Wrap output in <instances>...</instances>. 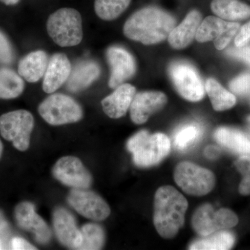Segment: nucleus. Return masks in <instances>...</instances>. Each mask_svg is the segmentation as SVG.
Returning a JSON list of instances; mask_svg holds the SVG:
<instances>
[{"label":"nucleus","instance_id":"f257e3e1","mask_svg":"<svg viewBox=\"0 0 250 250\" xmlns=\"http://www.w3.org/2000/svg\"><path fill=\"white\" fill-rule=\"evenodd\" d=\"M176 25L168 13L154 6H147L131 15L125 22L126 37L144 45H154L166 40Z\"/></svg>","mask_w":250,"mask_h":250},{"label":"nucleus","instance_id":"f03ea898","mask_svg":"<svg viewBox=\"0 0 250 250\" xmlns=\"http://www.w3.org/2000/svg\"><path fill=\"white\" fill-rule=\"evenodd\" d=\"M188 201L171 186L161 187L154 197V224L162 238H174L185 223Z\"/></svg>","mask_w":250,"mask_h":250},{"label":"nucleus","instance_id":"7ed1b4c3","mask_svg":"<svg viewBox=\"0 0 250 250\" xmlns=\"http://www.w3.org/2000/svg\"><path fill=\"white\" fill-rule=\"evenodd\" d=\"M126 147L132 153L136 166L148 167L158 165L168 155L171 143L165 134H149L146 130H142L129 139Z\"/></svg>","mask_w":250,"mask_h":250},{"label":"nucleus","instance_id":"20e7f679","mask_svg":"<svg viewBox=\"0 0 250 250\" xmlns=\"http://www.w3.org/2000/svg\"><path fill=\"white\" fill-rule=\"evenodd\" d=\"M47 30L51 39L61 47L79 45L83 39L82 16L77 10L62 8L49 16Z\"/></svg>","mask_w":250,"mask_h":250},{"label":"nucleus","instance_id":"39448f33","mask_svg":"<svg viewBox=\"0 0 250 250\" xmlns=\"http://www.w3.org/2000/svg\"><path fill=\"white\" fill-rule=\"evenodd\" d=\"M174 179L184 192L192 196L207 195L215 185V175L211 171L188 161L176 166Z\"/></svg>","mask_w":250,"mask_h":250},{"label":"nucleus","instance_id":"423d86ee","mask_svg":"<svg viewBox=\"0 0 250 250\" xmlns=\"http://www.w3.org/2000/svg\"><path fill=\"white\" fill-rule=\"evenodd\" d=\"M34 126V117L26 110L11 111L0 116L1 136L12 142L15 148L21 152L29 148Z\"/></svg>","mask_w":250,"mask_h":250},{"label":"nucleus","instance_id":"0eeeda50","mask_svg":"<svg viewBox=\"0 0 250 250\" xmlns=\"http://www.w3.org/2000/svg\"><path fill=\"white\" fill-rule=\"evenodd\" d=\"M39 112L48 124L54 126L77 123L83 117L80 105L70 96L61 93L46 98L39 105Z\"/></svg>","mask_w":250,"mask_h":250},{"label":"nucleus","instance_id":"6e6552de","mask_svg":"<svg viewBox=\"0 0 250 250\" xmlns=\"http://www.w3.org/2000/svg\"><path fill=\"white\" fill-rule=\"evenodd\" d=\"M238 218L236 213L228 208L215 210L208 204L199 207L192 218L194 231L201 236H207L216 231L228 230L236 226Z\"/></svg>","mask_w":250,"mask_h":250},{"label":"nucleus","instance_id":"1a4fd4ad","mask_svg":"<svg viewBox=\"0 0 250 250\" xmlns=\"http://www.w3.org/2000/svg\"><path fill=\"white\" fill-rule=\"evenodd\" d=\"M169 75L179 95L190 102L200 101L205 88L197 70L187 62H175L169 67Z\"/></svg>","mask_w":250,"mask_h":250},{"label":"nucleus","instance_id":"9d476101","mask_svg":"<svg viewBox=\"0 0 250 250\" xmlns=\"http://www.w3.org/2000/svg\"><path fill=\"white\" fill-rule=\"evenodd\" d=\"M67 200L77 213L95 221L105 220L111 213L109 206L103 197L91 190L73 188Z\"/></svg>","mask_w":250,"mask_h":250},{"label":"nucleus","instance_id":"9b49d317","mask_svg":"<svg viewBox=\"0 0 250 250\" xmlns=\"http://www.w3.org/2000/svg\"><path fill=\"white\" fill-rule=\"evenodd\" d=\"M240 28L237 22H228L222 18L208 16L200 23L195 39L200 42L213 41L215 48L225 49Z\"/></svg>","mask_w":250,"mask_h":250},{"label":"nucleus","instance_id":"f8f14e48","mask_svg":"<svg viewBox=\"0 0 250 250\" xmlns=\"http://www.w3.org/2000/svg\"><path fill=\"white\" fill-rule=\"evenodd\" d=\"M54 178L72 188L87 189L93 183V177L80 159L67 156L61 158L52 168Z\"/></svg>","mask_w":250,"mask_h":250},{"label":"nucleus","instance_id":"ddd939ff","mask_svg":"<svg viewBox=\"0 0 250 250\" xmlns=\"http://www.w3.org/2000/svg\"><path fill=\"white\" fill-rule=\"evenodd\" d=\"M15 218L18 226L30 231L34 238L41 244H46L52 238V232L48 225L36 212L35 207L29 202H23L15 209Z\"/></svg>","mask_w":250,"mask_h":250},{"label":"nucleus","instance_id":"4468645a","mask_svg":"<svg viewBox=\"0 0 250 250\" xmlns=\"http://www.w3.org/2000/svg\"><path fill=\"white\" fill-rule=\"evenodd\" d=\"M106 59L111 67V76L108 81L110 88H117L134 75L136 68L134 59L125 49L109 47L106 51Z\"/></svg>","mask_w":250,"mask_h":250},{"label":"nucleus","instance_id":"2eb2a0df","mask_svg":"<svg viewBox=\"0 0 250 250\" xmlns=\"http://www.w3.org/2000/svg\"><path fill=\"white\" fill-rule=\"evenodd\" d=\"M167 101V97L161 92L147 91L136 94L130 106L131 121L136 125L146 123L149 117L164 107Z\"/></svg>","mask_w":250,"mask_h":250},{"label":"nucleus","instance_id":"dca6fc26","mask_svg":"<svg viewBox=\"0 0 250 250\" xmlns=\"http://www.w3.org/2000/svg\"><path fill=\"white\" fill-rule=\"evenodd\" d=\"M53 226L59 242L70 249L78 250L82 243L76 220L69 210L59 207L53 213Z\"/></svg>","mask_w":250,"mask_h":250},{"label":"nucleus","instance_id":"f3484780","mask_svg":"<svg viewBox=\"0 0 250 250\" xmlns=\"http://www.w3.org/2000/svg\"><path fill=\"white\" fill-rule=\"evenodd\" d=\"M72 67L65 54L57 53L49 59L42 82V89L46 93H53L68 80Z\"/></svg>","mask_w":250,"mask_h":250},{"label":"nucleus","instance_id":"a211bd4d","mask_svg":"<svg viewBox=\"0 0 250 250\" xmlns=\"http://www.w3.org/2000/svg\"><path fill=\"white\" fill-rule=\"evenodd\" d=\"M135 95L136 88L132 85H120L111 95L102 101L104 112L113 119L124 116L131 106Z\"/></svg>","mask_w":250,"mask_h":250},{"label":"nucleus","instance_id":"6ab92c4d","mask_svg":"<svg viewBox=\"0 0 250 250\" xmlns=\"http://www.w3.org/2000/svg\"><path fill=\"white\" fill-rule=\"evenodd\" d=\"M202 22V15L197 10L190 11L184 21L171 31L167 39L171 47L176 49L187 47L193 41Z\"/></svg>","mask_w":250,"mask_h":250},{"label":"nucleus","instance_id":"aec40b11","mask_svg":"<svg viewBox=\"0 0 250 250\" xmlns=\"http://www.w3.org/2000/svg\"><path fill=\"white\" fill-rule=\"evenodd\" d=\"M100 75V67L93 61H83L77 64L67 81V88L77 93L88 88Z\"/></svg>","mask_w":250,"mask_h":250},{"label":"nucleus","instance_id":"412c9836","mask_svg":"<svg viewBox=\"0 0 250 250\" xmlns=\"http://www.w3.org/2000/svg\"><path fill=\"white\" fill-rule=\"evenodd\" d=\"M48 62L47 54L44 51L31 52L20 62L18 74L28 82L34 83L43 77Z\"/></svg>","mask_w":250,"mask_h":250},{"label":"nucleus","instance_id":"4be33fe9","mask_svg":"<svg viewBox=\"0 0 250 250\" xmlns=\"http://www.w3.org/2000/svg\"><path fill=\"white\" fill-rule=\"evenodd\" d=\"M219 144L241 156H250V138L240 130L220 127L214 133Z\"/></svg>","mask_w":250,"mask_h":250},{"label":"nucleus","instance_id":"5701e85b","mask_svg":"<svg viewBox=\"0 0 250 250\" xmlns=\"http://www.w3.org/2000/svg\"><path fill=\"white\" fill-rule=\"evenodd\" d=\"M212 11L226 21H242L250 17V6L239 0H213Z\"/></svg>","mask_w":250,"mask_h":250},{"label":"nucleus","instance_id":"b1692460","mask_svg":"<svg viewBox=\"0 0 250 250\" xmlns=\"http://www.w3.org/2000/svg\"><path fill=\"white\" fill-rule=\"evenodd\" d=\"M235 243V236L227 230L216 231L194 241L189 246L192 250H228Z\"/></svg>","mask_w":250,"mask_h":250},{"label":"nucleus","instance_id":"393cba45","mask_svg":"<svg viewBox=\"0 0 250 250\" xmlns=\"http://www.w3.org/2000/svg\"><path fill=\"white\" fill-rule=\"evenodd\" d=\"M205 89L215 111H225L232 108L236 104L235 95L225 89L214 79L209 78L207 80Z\"/></svg>","mask_w":250,"mask_h":250},{"label":"nucleus","instance_id":"a878e982","mask_svg":"<svg viewBox=\"0 0 250 250\" xmlns=\"http://www.w3.org/2000/svg\"><path fill=\"white\" fill-rule=\"evenodd\" d=\"M24 88V81L21 75L9 69H0V99L18 98Z\"/></svg>","mask_w":250,"mask_h":250},{"label":"nucleus","instance_id":"bb28decb","mask_svg":"<svg viewBox=\"0 0 250 250\" xmlns=\"http://www.w3.org/2000/svg\"><path fill=\"white\" fill-rule=\"evenodd\" d=\"M203 129L197 123L184 125L174 136V145L179 150H185L201 139Z\"/></svg>","mask_w":250,"mask_h":250},{"label":"nucleus","instance_id":"cd10ccee","mask_svg":"<svg viewBox=\"0 0 250 250\" xmlns=\"http://www.w3.org/2000/svg\"><path fill=\"white\" fill-rule=\"evenodd\" d=\"M82 243L78 250H97L103 248L105 233L103 228L98 224L88 223L81 229Z\"/></svg>","mask_w":250,"mask_h":250},{"label":"nucleus","instance_id":"c85d7f7f","mask_svg":"<svg viewBox=\"0 0 250 250\" xmlns=\"http://www.w3.org/2000/svg\"><path fill=\"white\" fill-rule=\"evenodd\" d=\"M131 0H95V11L104 21H113L127 9Z\"/></svg>","mask_w":250,"mask_h":250},{"label":"nucleus","instance_id":"c756f323","mask_svg":"<svg viewBox=\"0 0 250 250\" xmlns=\"http://www.w3.org/2000/svg\"><path fill=\"white\" fill-rule=\"evenodd\" d=\"M237 170L243 175L239 192L243 195H250V156H241L235 162Z\"/></svg>","mask_w":250,"mask_h":250},{"label":"nucleus","instance_id":"7c9ffc66","mask_svg":"<svg viewBox=\"0 0 250 250\" xmlns=\"http://www.w3.org/2000/svg\"><path fill=\"white\" fill-rule=\"evenodd\" d=\"M229 88L238 95H246L250 92V73H243L233 79L229 83Z\"/></svg>","mask_w":250,"mask_h":250},{"label":"nucleus","instance_id":"2f4dec72","mask_svg":"<svg viewBox=\"0 0 250 250\" xmlns=\"http://www.w3.org/2000/svg\"><path fill=\"white\" fill-rule=\"evenodd\" d=\"M14 59V52L7 37L0 31V62L9 64Z\"/></svg>","mask_w":250,"mask_h":250},{"label":"nucleus","instance_id":"473e14b6","mask_svg":"<svg viewBox=\"0 0 250 250\" xmlns=\"http://www.w3.org/2000/svg\"><path fill=\"white\" fill-rule=\"evenodd\" d=\"M228 53L231 57L240 59L250 65V45L231 49L228 51Z\"/></svg>","mask_w":250,"mask_h":250},{"label":"nucleus","instance_id":"72a5a7b5","mask_svg":"<svg viewBox=\"0 0 250 250\" xmlns=\"http://www.w3.org/2000/svg\"><path fill=\"white\" fill-rule=\"evenodd\" d=\"M250 41V22L241 27L235 39V45L237 47L246 45Z\"/></svg>","mask_w":250,"mask_h":250},{"label":"nucleus","instance_id":"f704fd0d","mask_svg":"<svg viewBox=\"0 0 250 250\" xmlns=\"http://www.w3.org/2000/svg\"><path fill=\"white\" fill-rule=\"evenodd\" d=\"M10 247H11V249L15 250H37L36 247L32 246L24 238H20V237L13 238L10 242Z\"/></svg>","mask_w":250,"mask_h":250},{"label":"nucleus","instance_id":"c9c22d12","mask_svg":"<svg viewBox=\"0 0 250 250\" xmlns=\"http://www.w3.org/2000/svg\"><path fill=\"white\" fill-rule=\"evenodd\" d=\"M220 149L215 146H208L205 148V155L209 159H215L220 156Z\"/></svg>","mask_w":250,"mask_h":250},{"label":"nucleus","instance_id":"e433bc0d","mask_svg":"<svg viewBox=\"0 0 250 250\" xmlns=\"http://www.w3.org/2000/svg\"><path fill=\"white\" fill-rule=\"evenodd\" d=\"M8 232V225L4 219L0 215V235H4Z\"/></svg>","mask_w":250,"mask_h":250},{"label":"nucleus","instance_id":"4c0bfd02","mask_svg":"<svg viewBox=\"0 0 250 250\" xmlns=\"http://www.w3.org/2000/svg\"><path fill=\"white\" fill-rule=\"evenodd\" d=\"M6 5H15L19 2L20 0H0Z\"/></svg>","mask_w":250,"mask_h":250},{"label":"nucleus","instance_id":"58836bf2","mask_svg":"<svg viewBox=\"0 0 250 250\" xmlns=\"http://www.w3.org/2000/svg\"><path fill=\"white\" fill-rule=\"evenodd\" d=\"M3 152V145L1 143V140H0V158H1V154Z\"/></svg>","mask_w":250,"mask_h":250},{"label":"nucleus","instance_id":"ea45409f","mask_svg":"<svg viewBox=\"0 0 250 250\" xmlns=\"http://www.w3.org/2000/svg\"><path fill=\"white\" fill-rule=\"evenodd\" d=\"M4 249V244H3L2 240L0 238V250Z\"/></svg>","mask_w":250,"mask_h":250},{"label":"nucleus","instance_id":"a19ab883","mask_svg":"<svg viewBox=\"0 0 250 250\" xmlns=\"http://www.w3.org/2000/svg\"><path fill=\"white\" fill-rule=\"evenodd\" d=\"M248 123H249V125H250V116L248 117Z\"/></svg>","mask_w":250,"mask_h":250}]
</instances>
